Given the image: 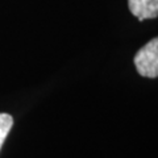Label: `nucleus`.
Returning <instances> with one entry per match:
<instances>
[{
  "label": "nucleus",
  "instance_id": "7ed1b4c3",
  "mask_svg": "<svg viewBox=\"0 0 158 158\" xmlns=\"http://www.w3.org/2000/svg\"><path fill=\"white\" fill-rule=\"evenodd\" d=\"M13 127V117L9 113H0V149L6 141L8 133Z\"/></svg>",
  "mask_w": 158,
  "mask_h": 158
},
{
  "label": "nucleus",
  "instance_id": "f257e3e1",
  "mask_svg": "<svg viewBox=\"0 0 158 158\" xmlns=\"http://www.w3.org/2000/svg\"><path fill=\"white\" fill-rule=\"evenodd\" d=\"M136 70L144 78H158V37L150 40L136 53L135 58Z\"/></svg>",
  "mask_w": 158,
  "mask_h": 158
},
{
  "label": "nucleus",
  "instance_id": "f03ea898",
  "mask_svg": "<svg viewBox=\"0 0 158 158\" xmlns=\"http://www.w3.org/2000/svg\"><path fill=\"white\" fill-rule=\"evenodd\" d=\"M128 7L140 21L158 17V0H128Z\"/></svg>",
  "mask_w": 158,
  "mask_h": 158
}]
</instances>
